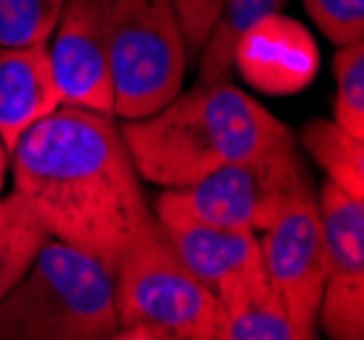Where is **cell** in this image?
I'll use <instances>...</instances> for the list:
<instances>
[{
    "mask_svg": "<svg viewBox=\"0 0 364 340\" xmlns=\"http://www.w3.org/2000/svg\"><path fill=\"white\" fill-rule=\"evenodd\" d=\"M188 52L171 0H112L109 77L114 117L141 120L182 90Z\"/></svg>",
    "mask_w": 364,
    "mask_h": 340,
    "instance_id": "5",
    "label": "cell"
},
{
    "mask_svg": "<svg viewBox=\"0 0 364 340\" xmlns=\"http://www.w3.org/2000/svg\"><path fill=\"white\" fill-rule=\"evenodd\" d=\"M326 283L316 324L332 340L364 338V196L323 180L316 191Z\"/></svg>",
    "mask_w": 364,
    "mask_h": 340,
    "instance_id": "8",
    "label": "cell"
},
{
    "mask_svg": "<svg viewBox=\"0 0 364 340\" xmlns=\"http://www.w3.org/2000/svg\"><path fill=\"white\" fill-rule=\"evenodd\" d=\"M49 240L31 204L16 191L0 196V299L22 280Z\"/></svg>",
    "mask_w": 364,
    "mask_h": 340,
    "instance_id": "14",
    "label": "cell"
},
{
    "mask_svg": "<svg viewBox=\"0 0 364 340\" xmlns=\"http://www.w3.org/2000/svg\"><path fill=\"white\" fill-rule=\"evenodd\" d=\"M267 278L283 299L299 340L318 332V305L326 283V253L321 240L316 188L299 193L258 237Z\"/></svg>",
    "mask_w": 364,
    "mask_h": 340,
    "instance_id": "7",
    "label": "cell"
},
{
    "mask_svg": "<svg viewBox=\"0 0 364 340\" xmlns=\"http://www.w3.org/2000/svg\"><path fill=\"white\" fill-rule=\"evenodd\" d=\"M299 142L304 153L323 169L326 180L364 196V139H356L334 120L313 117L299 131Z\"/></svg>",
    "mask_w": 364,
    "mask_h": 340,
    "instance_id": "15",
    "label": "cell"
},
{
    "mask_svg": "<svg viewBox=\"0 0 364 340\" xmlns=\"http://www.w3.org/2000/svg\"><path fill=\"white\" fill-rule=\"evenodd\" d=\"M218 340H299L267 272L220 302Z\"/></svg>",
    "mask_w": 364,
    "mask_h": 340,
    "instance_id": "13",
    "label": "cell"
},
{
    "mask_svg": "<svg viewBox=\"0 0 364 340\" xmlns=\"http://www.w3.org/2000/svg\"><path fill=\"white\" fill-rule=\"evenodd\" d=\"M286 6L289 0H226L207 44L198 52V82H226L234 71V47L240 36Z\"/></svg>",
    "mask_w": 364,
    "mask_h": 340,
    "instance_id": "16",
    "label": "cell"
},
{
    "mask_svg": "<svg viewBox=\"0 0 364 340\" xmlns=\"http://www.w3.org/2000/svg\"><path fill=\"white\" fill-rule=\"evenodd\" d=\"M226 0H171L174 14L180 22L182 41H185V52L191 58H196L198 52L204 49L210 33H213L215 22L220 16Z\"/></svg>",
    "mask_w": 364,
    "mask_h": 340,
    "instance_id": "20",
    "label": "cell"
},
{
    "mask_svg": "<svg viewBox=\"0 0 364 340\" xmlns=\"http://www.w3.org/2000/svg\"><path fill=\"white\" fill-rule=\"evenodd\" d=\"M334 82V123L364 139V47L362 41L337 47L332 58Z\"/></svg>",
    "mask_w": 364,
    "mask_h": 340,
    "instance_id": "17",
    "label": "cell"
},
{
    "mask_svg": "<svg viewBox=\"0 0 364 340\" xmlns=\"http://www.w3.org/2000/svg\"><path fill=\"white\" fill-rule=\"evenodd\" d=\"M112 340H218L220 302L182 264L158 218L134 237L114 270Z\"/></svg>",
    "mask_w": 364,
    "mask_h": 340,
    "instance_id": "4",
    "label": "cell"
},
{
    "mask_svg": "<svg viewBox=\"0 0 364 340\" xmlns=\"http://www.w3.org/2000/svg\"><path fill=\"white\" fill-rule=\"evenodd\" d=\"M120 131L139 177L161 188L191 186L291 134L289 125L228 79L198 82L150 117L122 120Z\"/></svg>",
    "mask_w": 364,
    "mask_h": 340,
    "instance_id": "2",
    "label": "cell"
},
{
    "mask_svg": "<svg viewBox=\"0 0 364 340\" xmlns=\"http://www.w3.org/2000/svg\"><path fill=\"white\" fill-rule=\"evenodd\" d=\"M313 174L294 134L231 161L185 188H164L161 199L223 226L264 232L299 193L310 191Z\"/></svg>",
    "mask_w": 364,
    "mask_h": 340,
    "instance_id": "6",
    "label": "cell"
},
{
    "mask_svg": "<svg viewBox=\"0 0 364 340\" xmlns=\"http://www.w3.org/2000/svg\"><path fill=\"white\" fill-rule=\"evenodd\" d=\"M152 213L182 264L218 297V302L228 299L267 272L258 232L253 229L204 221L168 204L161 196L155 199Z\"/></svg>",
    "mask_w": 364,
    "mask_h": 340,
    "instance_id": "9",
    "label": "cell"
},
{
    "mask_svg": "<svg viewBox=\"0 0 364 340\" xmlns=\"http://www.w3.org/2000/svg\"><path fill=\"white\" fill-rule=\"evenodd\" d=\"M112 0H63L52 31V74L60 104L114 115L109 77Z\"/></svg>",
    "mask_w": 364,
    "mask_h": 340,
    "instance_id": "10",
    "label": "cell"
},
{
    "mask_svg": "<svg viewBox=\"0 0 364 340\" xmlns=\"http://www.w3.org/2000/svg\"><path fill=\"white\" fill-rule=\"evenodd\" d=\"M63 0H0V47L49 44Z\"/></svg>",
    "mask_w": 364,
    "mask_h": 340,
    "instance_id": "18",
    "label": "cell"
},
{
    "mask_svg": "<svg viewBox=\"0 0 364 340\" xmlns=\"http://www.w3.org/2000/svg\"><path fill=\"white\" fill-rule=\"evenodd\" d=\"M9 171H11V150L6 147V142L0 137V196L6 191V183H9Z\"/></svg>",
    "mask_w": 364,
    "mask_h": 340,
    "instance_id": "21",
    "label": "cell"
},
{
    "mask_svg": "<svg viewBox=\"0 0 364 340\" xmlns=\"http://www.w3.org/2000/svg\"><path fill=\"white\" fill-rule=\"evenodd\" d=\"M11 180L49 237L87 250L112 272L155 218L107 112L60 104L33 123L11 150Z\"/></svg>",
    "mask_w": 364,
    "mask_h": 340,
    "instance_id": "1",
    "label": "cell"
},
{
    "mask_svg": "<svg viewBox=\"0 0 364 340\" xmlns=\"http://www.w3.org/2000/svg\"><path fill=\"white\" fill-rule=\"evenodd\" d=\"M310 19L332 44L364 41V0H302Z\"/></svg>",
    "mask_w": 364,
    "mask_h": 340,
    "instance_id": "19",
    "label": "cell"
},
{
    "mask_svg": "<svg viewBox=\"0 0 364 340\" xmlns=\"http://www.w3.org/2000/svg\"><path fill=\"white\" fill-rule=\"evenodd\" d=\"M114 332V272L55 237L0 299V340H112Z\"/></svg>",
    "mask_w": 364,
    "mask_h": 340,
    "instance_id": "3",
    "label": "cell"
},
{
    "mask_svg": "<svg viewBox=\"0 0 364 340\" xmlns=\"http://www.w3.org/2000/svg\"><path fill=\"white\" fill-rule=\"evenodd\" d=\"M60 107L49 44L0 47V137L14 150L19 137Z\"/></svg>",
    "mask_w": 364,
    "mask_h": 340,
    "instance_id": "12",
    "label": "cell"
},
{
    "mask_svg": "<svg viewBox=\"0 0 364 340\" xmlns=\"http://www.w3.org/2000/svg\"><path fill=\"white\" fill-rule=\"evenodd\" d=\"M321 55L316 38L302 22L283 11L267 14L240 36L234 47V68L267 95H294L313 85Z\"/></svg>",
    "mask_w": 364,
    "mask_h": 340,
    "instance_id": "11",
    "label": "cell"
}]
</instances>
